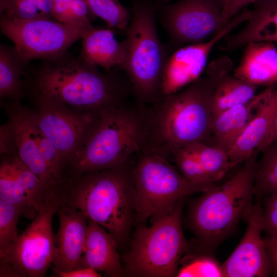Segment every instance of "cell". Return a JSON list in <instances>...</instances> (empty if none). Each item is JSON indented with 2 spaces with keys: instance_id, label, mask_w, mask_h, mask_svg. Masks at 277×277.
Wrapping results in <instances>:
<instances>
[{
  "instance_id": "22",
  "label": "cell",
  "mask_w": 277,
  "mask_h": 277,
  "mask_svg": "<svg viewBox=\"0 0 277 277\" xmlns=\"http://www.w3.org/2000/svg\"><path fill=\"white\" fill-rule=\"evenodd\" d=\"M245 48L233 74L255 85L271 86L277 82V49L272 42H251Z\"/></svg>"
},
{
  "instance_id": "13",
  "label": "cell",
  "mask_w": 277,
  "mask_h": 277,
  "mask_svg": "<svg viewBox=\"0 0 277 277\" xmlns=\"http://www.w3.org/2000/svg\"><path fill=\"white\" fill-rule=\"evenodd\" d=\"M247 18V13L243 10L209 41L180 47L169 55L162 76L163 97L180 91L199 78L214 45Z\"/></svg>"
},
{
  "instance_id": "9",
  "label": "cell",
  "mask_w": 277,
  "mask_h": 277,
  "mask_svg": "<svg viewBox=\"0 0 277 277\" xmlns=\"http://www.w3.org/2000/svg\"><path fill=\"white\" fill-rule=\"evenodd\" d=\"M60 203L56 197L37 211L17 239L0 250L1 277H44L56 252L52 222Z\"/></svg>"
},
{
  "instance_id": "12",
  "label": "cell",
  "mask_w": 277,
  "mask_h": 277,
  "mask_svg": "<svg viewBox=\"0 0 277 277\" xmlns=\"http://www.w3.org/2000/svg\"><path fill=\"white\" fill-rule=\"evenodd\" d=\"M33 102L34 108H29L31 117L55 146L64 175L101 114L76 112L41 101Z\"/></svg>"
},
{
  "instance_id": "1",
  "label": "cell",
  "mask_w": 277,
  "mask_h": 277,
  "mask_svg": "<svg viewBox=\"0 0 277 277\" xmlns=\"http://www.w3.org/2000/svg\"><path fill=\"white\" fill-rule=\"evenodd\" d=\"M45 63L30 84L33 101L80 113L101 114L128 103L133 95L128 79L67 53Z\"/></svg>"
},
{
  "instance_id": "35",
  "label": "cell",
  "mask_w": 277,
  "mask_h": 277,
  "mask_svg": "<svg viewBox=\"0 0 277 277\" xmlns=\"http://www.w3.org/2000/svg\"><path fill=\"white\" fill-rule=\"evenodd\" d=\"M262 1L264 0H225L222 6L224 19L228 23L244 7L250 4Z\"/></svg>"
},
{
  "instance_id": "11",
  "label": "cell",
  "mask_w": 277,
  "mask_h": 277,
  "mask_svg": "<svg viewBox=\"0 0 277 277\" xmlns=\"http://www.w3.org/2000/svg\"><path fill=\"white\" fill-rule=\"evenodd\" d=\"M157 12L170 37V49L197 44L215 35L228 24L216 0H181L159 5Z\"/></svg>"
},
{
  "instance_id": "23",
  "label": "cell",
  "mask_w": 277,
  "mask_h": 277,
  "mask_svg": "<svg viewBox=\"0 0 277 277\" xmlns=\"http://www.w3.org/2000/svg\"><path fill=\"white\" fill-rule=\"evenodd\" d=\"M82 46L80 57L84 62L101 66L110 72L113 67L122 69L127 50L125 41L120 42L110 28L93 27L81 34Z\"/></svg>"
},
{
  "instance_id": "26",
  "label": "cell",
  "mask_w": 277,
  "mask_h": 277,
  "mask_svg": "<svg viewBox=\"0 0 277 277\" xmlns=\"http://www.w3.org/2000/svg\"><path fill=\"white\" fill-rule=\"evenodd\" d=\"M257 162L254 175V195L260 199L277 192V141L265 147Z\"/></svg>"
},
{
  "instance_id": "21",
  "label": "cell",
  "mask_w": 277,
  "mask_h": 277,
  "mask_svg": "<svg viewBox=\"0 0 277 277\" xmlns=\"http://www.w3.org/2000/svg\"><path fill=\"white\" fill-rule=\"evenodd\" d=\"M248 13L245 27L234 35L225 36L222 50H234L251 42H277V0L256 2Z\"/></svg>"
},
{
  "instance_id": "27",
  "label": "cell",
  "mask_w": 277,
  "mask_h": 277,
  "mask_svg": "<svg viewBox=\"0 0 277 277\" xmlns=\"http://www.w3.org/2000/svg\"><path fill=\"white\" fill-rule=\"evenodd\" d=\"M0 200L26 209L33 219L37 211L31 204L7 155H1Z\"/></svg>"
},
{
  "instance_id": "14",
  "label": "cell",
  "mask_w": 277,
  "mask_h": 277,
  "mask_svg": "<svg viewBox=\"0 0 277 277\" xmlns=\"http://www.w3.org/2000/svg\"><path fill=\"white\" fill-rule=\"evenodd\" d=\"M7 115L1 126L3 144L33 172L47 187L54 190L57 183L42 157L32 131V120L29 108L20 101L3 104Z\"/></svg>"
},
{
  "instance_id": "7",
  "label": "cell",
  "mask_w": 277,
  "mask_h": 277,
  "mask_svg": "<svg viewBox=\"0 0 277 277\" xmlns=\"http://www.w3.org/2000/svg\"><path fill=\"white\" fill-rule=\"evenodd\" d=\"M184 200L151 226L138 224L130 250L122 257L126 275L176 276L183 254L190 247L181 224Z\"/></svg>"
},
{
  "instance_id": "37",
  "label": "cell",
  "mask_w": 277,
  "mask_h": 277,
  "mask_svg": "<svg viewBox=\"0 0 277 277\" xmlns=\"http://www.w3.org/2000/svg\"><path fill=\"white\" fill-rule=\"evenodd\" d=\"M55 274L60 277H100L102 274L91 268L83 267L69 271L53 270Z\"/></svg>"
},
{
  "instance_id": "17",
  "label": "cell",
  "mask_w": 277,
  "mask_h": 277,
  "mask_svg": "<svg viewBox=\"0 0 277 277\" xmlns=\"http://www.w3.org/2000/svg\"><path fill=\"white\" fill-rule=\"evenodd\" d=\"M232 60L222 55L212 61L206 68L207 76L213 84V117L235 106L246 103L256 94L257 87L241 80L232 73Z\"/></svg>"
},
{
  "instance_id": "5",
  "label": "cell",
  "mask_w": 277,
  "mask_h": 277,
  "mask_svg": "<svg viewBox=\"0 0 277 277\" xmlns=\"http://www.w3.org/2000/svg\"><path fill=\"white\" fill-rule=\"evenodd\" d=\"M256 156L246 160L227 182L203 192L191 204L188 223L202 246L220 242L251 210Z\"/></svg>"
},
{
  "instance_id": "30",
  "label": "cell",
  "mask_w": 277,
  "mask_h": 277,
  "mask_svg": "<svg viewBox=\"0 0 277 277\" xmlns=\"http://www.w3.org/2000/svg\"><path fill=\"white\" fill-rule=\"evenodd\" d=\"M21 215L32 219L24 208L0 200V250L6 248L18 237L17 225Z\"/></svg>"
},
{
  "instance_id": "2",
  "label": "cell",
  "mask_w": 277,
  "mask_h": 277,
  "mask_svg": "<svg viewBox=\"0 0 277 277\" xmlns=\"http://www.w3.org/2000/svg\"><path fill=\"white\" fill-rule=\"evenodd\" d=\"M213 84L200 77L180 91L141 109V151L169 160L177 149L212 142Z\"/></svg>"
},
{
  "instance_id": "3",
  "label": "cell",
  "mask_w": 277,
  "mask_h": 277,
  "mask_svg": "<svg viewBox=\"0 0 277 277\" xmlns=\"http://www.w3.org/2000/svg\"><path fill=\"white\" fill-rule=\"evenodd\" d=\"M130 161L112 168L63 176L54 188L60 205L72 206L103 227L118 247L128 238L135 216V187Z\"/></svg>"
},
{
  "instance_id": "4",
  "label": "cell",
  "mask_w": 277,
  "mask_h": 277,
  "mask_svg": "<svg viewBox=\"0 0 277 277\" xmlns=\"http://www.w3.org/2000/svg\"><path fill=\"white\" fill-rule=\"evenodd\" d=\"M131 18L125 31L127 50L122 69L130 83L135 104L142 109L163 97L162 76L170 48L159 39L157 3L131 0Z\"/></svg>"
},
{
  "instance_id": "34",
  "label": "cell",
  "mask_w": 277,
  "mask_h": 277,
  "mask_svg": "<svg viewBox=\"0 0 277 277\" xmlns=\"http://www.w3.org/2000/svg\"><path fill=\"white\" fill-rule=\"evenodd\" d=\"M71 2L72 0H52L53 15L59 22L76 29L71 12Z\"/></svg>"
},
{
  "instance_id": "28",
  "label": "cell",
  "mask_w": 277,
  "mask_h": 277,
  "mask_svg": "<svg viewBox=\"0 0 277 277\" xmlns=\"http://www.w3.org/2000/svg\"><path fill=\"white\" fill-rule=\"evenodd\" d=\"M0 14L1 17L22 21L55 19L52 0H0Z\"/></svg>"
},
{
  "instance_id": "10",
  "label": "cell",
  "mask_w": 277,
  "mask_h": 277,
  "mask_svg": "<svg viewBox=\"0 0 277 277\" xmlns=\"http://www.w3.org/2000/svg\"><path fill=\"white\" fill-rule=\"evenodd\" d=\"M1 31L12 41L23 65L66 53L81 38V32L53 19L22 21L1 17Z\"/></svg>"
},
{
  "instance_id": "6",
  "label": "cell",
  "mask_w": 277,
  "mask_h": 277,
  "mask_svg": "<svg viewBox=\"0 0 277 277\" xmlns=\"http://www.w3.org/2000/svg\"><path fill=\"white\" fill-rule=\"evenodd\" d=\"M142 113L127 103L102 113L63 176L112 168L141 151Z\"/></svg>"
},
{
  "instance_id": "29",
  "label": "cell",
  "mask_w": 277,
  "mask_h": 277,
  "mask_svg": "<svg viewBox=\"0 0 277 277\" xmlns=\"http://www.w3.org/2000/svg\"><path fill=\"white\" fill-rule=\"evenodd\" d=\"M89 12L104 20L109 28L125 33L131 18V10L118 0H87Z\"/></svg>"
},
{
  "instance_id": "36",
  "label": "cell",
  "mask_w": 277,
  "mask_h": 277,
  "mask_svg": "<svg viewBox=\"0 0 277 277\" xmlns=\"http://www.w3.org/2000/svg\"><path fill=\"white\" fill-rule=\"evenodd\" d=\"M272 268V275L277 277V234L267 235L264 238Z\"/></svg>"
},
{
  "instance_id": "38",
  "label": "cell",
  "mask_w": 277,
  "mask_h": 277,
  "mask_svg": "<svg viewBox=\"0 0 277 277\" xmlns=\"http://www.w3.org/2000/svg\"><path fill=\"white\" fill-rule=\"evenodd\" d=\"M275 141H277V114L275 117L272 128L268 135V137L264 147L270 143Z\"/></svg>"
},
{
  "instance_id": "32",
  "label": "cell",
  "mask_w": 277,
  "mask_h": 277,
  "mask_svg": "<svg viewBox=\"0 0 277 277\" xmlns=\"http://www.w3.org/2000/svg\"><path fill=\"white\" fill-rule=\"evenodd\" d=\"M265 199L263 208L264 230L267 235L277 234V192Z\"/></svg>"
},
{
  "instance_id": "25",
  "label": "cell",
  "mask_w": 277,
  "mask_h": 277,
  "mask_svg": "<svg viewBox=\"0 0 277 277\" xmlns=\"http://www.w3.org/2000/svg\"><path fill=\"white\" fill-rule=\"evenodd\" d=\"M181 148L196 161L214 183L222 179L234 167L228 152L214 144L196 143Z\"/></svg>"
},
{
  "instance_id": "33",
  "label": "cell",
  "mask_w": 277,
  "mask_h": 277,
  "mask_svg": "<svg viewBox=\"0 0 277 277\" xmlns=\"http://www.w3.org/2000/svg\"><path fill=\"white\" fill-rule=\"evenodd\" d=\"M71 8L75 27L81 34L94 27L88 17L87 0H72Z\"/></svg>"
},
{
  "instance_id": "24",
  "label": "cell",
  "mask_w": 277,
  "mask_h": 277,
  "mask_svg": "<svg viewBox=\"0 0 277 277\" xmlns=\"http://www.w3.org/2000/svg\"><path fill=\"white\" fill-rule=\"evenodd\" d=\"M14 47L0 45V98L20 101L24 94L22 68Z\"/></svg>"
},
{
  "instance_id": "15",
  "label": "cell",
  "mask_w": 277,
  "mask_h": 277,
  "mask_svg": "<svg viewBox=\"0 0 277 277\" xmlns=\"http://www.w3.org/2000/svg\"><path fill=\"white\" fill-rule=\"evenodd\" d=\"M263 210L260 202L253 205L245 218V233L229 258L222 265L226 277H266L272 274L271 261L264 239Z\"/></svg>"
},
{
  "instance_id": "31",
  "label": "cell",
  "mask_w": 277,
  "mask_h": 277,
  "mask_svg": "<svg viewBox=\"0 0 277 277\" xmlns=\"http://www.w3.org/2000/svg\"><path fill=\"white\" fill-rule=\"evenodd\" d=\"M176 276H223L221 266L213 258L190 253L182 258Z\"/></svg>"
},
{
  "instance_id": "8",
  "label": "cell",
  "mask_w": 277,
  "mask_h": 277,
  "mask_svg": "<svg viewBox=\"0 0 277 277\" xmlns=\"http://www.w3.org/2000/svg\"><path fill=\"white\" fill-rule=\"evenodd\" d=\"M132 168L135 187V216L138 224L148 219L153 223L168 215L176 204L190 194L204 192L216 186L187 180L159 154L139 152Z\"/></svg>"
},
{
  "instance_id": "18",
  "label": "cell",
  "mask_w": 277,
  "mask_h": 277,
  "mask_svg": "<svg viewBox=\"0 0 277 277\" xmlns=\"http://www.w3.org/2000/svg\"><path fill=\"white\" fill-rule=\"evenodd\" d=\"M277 114V88L269 93L228 152L234 166L257 155L264 147Z\"/></svg>"
},
{
  "instance_id": "19",
  "label": "cell",
  "mask_w": 277,
  "mask_h": 277,
  "mask_svg": "<svg viewBox=\"0 0 277 277\" xmlns=\"http://www.w3.org/2000/svg\"><path fill=\"white\" fill-rule=\"evenodd\" d=\"M113 236L103 227L88 220L81 268H91L111 277L126 275Z\"/></svg>"
},
{
  "instance_id": "16",
  "label": "cell",
  "mask_w": 277,
  "mask_h": 277,
  "mask_svg": "<svg viewBox=\"0 0 277 277\" xmlns=\"http://www.w3.org/2000/svg\"><path fill=\"white\" fill-rule=\"evenodd\" d=\"M57 213L60 226L55 235L53 270L69 271L81 268L88 219L81 211L66 204L58 206Z\"/></svg>"
},
{
  "instance_id": "39",
  "label": "cell",
  "mask_w": 277,
  "mask_h": 277,
  "mask_svg": "<svg viewBox=\"0 0 277 277\" xmlns=\"http://www.w3.org/2000/svg\"><path fill=\"white\" fill-rule=\"evenodd\" d=\"M216 1L220 4V5H221V8H222V6L225 0H216Z\"/></svg>"
},
{
  "instance_id": "20",
  "label": "cell",
  "mask_w": 277,
  "mask_h": 277,
  "mask_svg": "<svg viewBox=\"0 0 277 277\" xmlns=\"http://www.w3.org/2000/svg\"><path fill=\"white\" fill-rule=\"evenodd\" d=\"M275 88L268 86L249 101L230 108L213 117V144L228 153L253 117L259 106Z\"/></svg>"
}]
</instances>
